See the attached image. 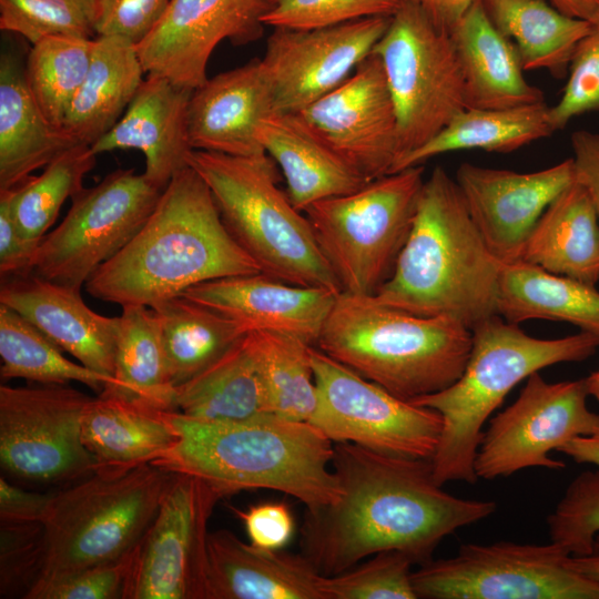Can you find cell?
Here are the masks:
<instances>
[{
	"label": "cell",
	"mask_w": 599,
	"mask_h": 599,
	"mask_svg": "<svg viewBox=\"0 0 599 599\" xmlns=\"http://www.w3.org/2000/svg\"><path fill=\"white\" fill-rule=\"evenodd\" d=\"M590 23L570 62L562 94L549 106L554 132L562 130L576 116L599 111V13Z\"/></svg>",
	"instance_id": "7dc6e473"
},
{
	"label": "cell",
	"mask_w": 599,
	"mask_h": 599,
	"mask_svg": "<svg viewBox=\"0 0 599 599\" xmlns=\"http://www.w3.org/2000/svg\"><path fill=\"white\" fill-rule=\"evenodd\" d=\"M561 12L591 21L599 13V0H548Z\"/></svg>",
	"instance_id": "9f6ffc18"
},
{
	"label": "cell",
	"mask_w": 599,
	"mask_h": 599,
	"mask_svg": "<svg viewBox=\"0 0 599 599\" xmlns=\"http://www.w3.org/2000/svg\"><path fill=\"white\" fill-rule=\"evenodd\" d=\"M81 428L83 444L98 466L151 463L177 439L166 410L106 393L90 398L83 410Z\"/></svg>",
	"instance_id": "4dcf8cb0"
},
{
	"label": "cell",
	"mask_w": 599,
	"mask_h": 599,
	"mask_svg": "<svg viewBox=\"0 0 599 599\" xmlns=\"http://www.w3.org/2000/svg\"><path fill=\"white\" fill-rule=\"evenodd\" d=\"M367 181L393 173L398 123L379 57L372 52L333 91L300 112Z\"/></svg>",
	"instance_id": "d6986e66"
},
{
	"label": "cell",
	"mask_w": 599,
	"mask_h": 599,
	"mask_svg": "<svg viewBox=\"0 0 599 599\" xmlns=\"http://www.w3.org/2000/svg\"><path fill=\"white\" fill-rule=\"evenodd\" d=\"M40 241L26 238L11 210L10 191H0V273L1 277L31 272Z\"/></svg>",
	"instance_id": "f907efd6"
},
{
	"label": "cell",
	"mask_w": 599,
	"mask_h": 599,
	"mask_svg": "<svg viewBox=\"0 0 599 599\" xmlns=\"http://www.w3.org/2000/svg\"><path fill=\"white\" fill-rule=\"evenodd\" d=\"M412 559L402 551H380L333 576H323L324 599H417Z\"/></svg>",
	"instance_id": "7bdbcfd3"
},
{
	"label": "cell",
	"mask_w": 599,
	"mask_h": 599,
	"mask_svg": "<svg viewBox=\"0 0 599 599\" xmlns=\"http://www.w3.org/2000/svg\"><path fill=\"white\" fill-rule=\"evenodd\" d=\"M423 164L308 205L315 240L343 292L375 295L390 277L425 182Z\"/></svg>",
	"instance_id": "9c48e42d"
},
{
	"label": "cell",
	"mask_w": 599,
	"mask_h": 599,
	"mask_svg": "<svg viewBox=\"0 0 599 599\" xmlns=\"http://www.w3.org/2000/svg\"><path fill=\"white\" fill-rule=\"evenodd\" d=\"M51 499L52 493L28 490L0 478V520L43 522Z\"/></svg>",
	"instance_id": "816d5d0a"
},
{
	"label": "cell",
	"mask_w": 599,
	"mask_h": 599,
	"mask_svg": "<svg viewBox=\"0 0 599 599\" xmlns=\"http://www.w3.org/2000/svg\"><path fill=\"white\" fill-rule=\"evenodd\" d=\"M463 71L467 108L506 109L545 101L525 75L515 44L476 0L449 30Z\"/></svg>",
	"instance_id": "4316f807"
},
{
	"label": "cell",
	"mask_w": 599,
	"mask_h": 599,
	"mask_svg": "<svg viewBox=\"0 0 599 599\" xmlns=\"http://www.w3.org/2000/svg\"><path fill=\"white\" fill-rule=\"evenodd\" d=\"M98 35L124 38L135 45L143 41L163 17L170 0H97Z\"/></svg>",
	"instance_id": "c3c4849f"
},
{
	"label": "cell",
	"mask_w": 599,
	"mask_h": 599,
	"mask_svg": "<svg viewBox=\"0 0 599 599\" xmlns=\"http://www.w3.org/2000/svg\"><path fill=\"white\" fill-rule=\"evenodd\" d=\"M412 580L425 599H599V583L552 541L464 544L450 558L419 565Z\"/></svg>",
	"instance_id": "8fae6325"
},
{
	"label": "cell",
	"mask_w": 599,
	"mask_h": 599,
	"mask_svg": "<svg viewBox=\"0 0 599 599\" xmlns=\"http://www.w3.org/2000/svg\"><path fill=\"white\" fill-rule=\"evenodd\" d=\"M187 164L210 189L221 220L260 271L276 280L342 292L305 214L280 186L268 154L193 150Z\"/></svg>",
	"instance_id": "52a82bcc"
},
{
	"label": "cell",
	"mask_w": 599,
	"mask_h": 599,
	"mask_svg": "<svg viewBox=\"0 0 599 599\" xmlns=\"http://www.w3.org/2000/svg\"><path fill=\"white\" fill-rule=\"evenodd\" d=\"M552 133L545 101L506 109L466 108L432 140L402 159L393 173L448 152H512Z\"/></svg>",
	"instance_id": "e575fe53"
},
{
	"label": "cell",
	"mask_w": 599,
	"mask_h": 599,
	"mask_svg": "<svg viewBox=\"0 0 599 599\" xmlns=\"http://www.w3.org/2000/svg\"><path fill=\"white\" fill-rule=\"evenodd\" d=\"M579 464H592L599 469V428L591 434L578 436L557 449Z\"/></svg>",
	"instance_id": "11a10c76"
},
{
	"label": "cell",
	"mask_w": 599,
	"mask_h": 599,
	"mask_svg": "<svg viewBox=\"0 0 599 599\" xmlns=\"http://www.w3.org/2000/svg\"><path fill=\"white\" fill-rule=\"evenodd\" d=\"M392 18L314 29L273 28L262 64L275 112L300 113L342 84L373 52Z\"/></svg>",
	"instance_id": "e0dca14e"
},
{
	"label": "cell",
	"mask_w": 599,
	"mask_h": 599,
	"mask_svg": "<svg viewBox=\"0 0 599 599\" xmlns=\"http://www.w3.org/2000/svg\"><path fill=\"white\" fill-rule=\"evenodd\" d=\"M270 0H170L150 34L136 45L145 74L196 89L207 80L212 52L223 40L244 45L258 40Z\"/></svg>",
	"instance_id": "ac0fdd59"
},
{
	"label": "cell",
	"mask_w": 599,
	"mask_h": 599,
	"mask_svg": "<svg viewBox=\"0 0 599 599\" xmlns=\"http://www.w3.org/2000/svg\"><path fill=\"white\" fill-rule=\"evenodd\" d=\"M44 565V524L0 520V597L27 599Z\"/></svg>",
	"instance_id": "f6af8a7d"
},
{
	"label": "cell",
	"mask_w": 599,
	"mask_h": 599,
	"mask_svg": "<svg viewBox=\"0 0 599 599\" xmlns=\"http://www.w3.org/2000/svg\"><path fill=\"white\" fill-rule=\"evenodd\" d=\"M98 14L97 0H0V29L31 44L52 35L94 39Z\"/></svg>",
	"instance_id": "b9f144b4"
},
{
	"label": "cell",
	"mask_w": 599,
	"mask_h": 599,
	"mask_svg": "<svg viewBox=\"0 0 599 599\" xmlns=\"http://www.w3.org/2000/svg\"><path fill=\"white\" fill-rule=\"evenodd\" d=\"M136 45L115 35H98L90 67L68 111L63 130L92 145L121 119L143 82Z\"/></svg>",
	"instance_id": "f1b7e54d"
},
{
	"label": "cell",
	"mask_w": 599,
	"mask_h": 599,
	"mask_svg": "<svg viewBox=\"0 0 599 599\" xmlns=\"http://www.w3.org/2000/svg\"><path fill=\"white\" fill-rule=\"evenodd\" d=\"M151 308L160 322L175 388L209 368L248 333L241 323L184 295Z\"/></svg>",
	"instance_id": "8d00e7d4"
},
{
	"label": "cell",
	"mask_w": 599,
	"mask_h": 599,
	"mask_svg": "<svg viewBox=\"0 0 599 599\" xmlns=\"http://www.w3.org/2000/svg\"><path fill=\"white\" fill-rule=\"evenodd\" d=\"M209 599H324L307 558L258 548L227 529L210 531Z\"/></svg>",
	"instance_id": "d4e9b609"
},
{
	"label": "cell",
	"mask_w": 599,
	"mask_h": 599,
	"mask_svg": "<svg viewBox=\"0 0 599 599\" xmlns=\"http://www.w3.org/2000/svg\"><path fill=\"white\" fill-rule=\"evenodd\" d=\"M338 293L258 272L206 281L181 295L241 323L248 332L288 334L316 346Z\"/></svg>",
	"instance_id": "44dd1931"
},
{
	"label": "cell",
	"mask_w": 599,
	"mask_h": 599,
	"mask_svg": "<svg viewBox=\"0 0 599 599\" xmlns=\"http://www.w3.org/2000/svg\"><path fill=\"white\" fill-rule=\"evenodd\" d=\"M176 407L189 417L212 422L272 414L251 332L209 368L176 387Z\"/></svg>",
	"instance_id": "d6a6232c"
},
{
	"label": "cell",
	"mask_w": 599,
	"mask_h": 599,
	"mask_svg": "<svg viewBox=\"0 0 599 599\" xmlns=\"http://www.w3.org/2000/svg\"><path fill=\"white\" fill-rule=\"evenodd\" d=\"M256 138L286 181L292 204L303 212L312 203L362 189L367 181L301 114L274 112Z\"/></svg>",
	"instance_id": "484cf974"
},
{
	"label": "cell",
	"mask_w": 599,
	"mask_h": 599,
	"mask_svg": "<svg viewBox=\"0 0 599 599\" xmlns=\"http://www.w3.org/2000/svg\"><path fill=\"white\" fill-rule=\"evenodd\" d=\"M78 144L53 126L37 104L18 58L0 59V191L12 189L31 173Z\"/></svg>",
	"instance_id": "83f0119b"
},
{
	"label": "cell",
	"mask_w": 599,
	"mask_h": 599,
	"mask_svg": "<svg viewBox=\"0 0 599 599\" xmlns=\"http://www.w3.org/2000/svg\"><path fill=\"white\" fill-rule=\"evenodd\" d=\"M0 376L39 384L81 383L98 394L115 378L68 359L63 351L12 308L0 304Z\"/></svg>",
	"instance_id": "74e56055"
},
{
	"label": "cell",
	"mask_w": 599,
	"mask_h": 599,
	"mask_svg": "<svg viewBox=\"0 0 599 599\" xmlns=\"http://www.w3.org/2000/svg\"><path fill=\"white\" fill-rule=\"evenodd\" d=\"M225 496L174 473L140 542L131 599H209V520Z\"/></svg>",
	"instance_id": "2e32d148"
},
{
	"label": "cell",
	"mask_w": 599,
	"mask_h": 599,
	"mask_svg": "<svg viewBox=\"0 0 599 599\" xmlns=\"http://www.w3.org/2000/svg\"><path fill=\"white\" fill-rule=\"evenodd\" d=\"M572 562L580 573L599 583V531L593 538L590 552L572 556Z\"/></svg>",
	"instance_id": "6f0895ef"
},
{
	"label": "cell",
	"mask_w": 599,
	"mask_h": 599,
	"mask_svg": "<svg viewBox=\"0 0 599 599\" xmlns=\"http://www.w3.org/2000/svg\"><path fill=\"white\" fill-rule=\"evenodd\" d=\"M0 304L16 311L82 365L114 377L120 316L98 314L84 303L80 291L31 272L1 277Z\"/></svg>",
	"instance_id": "7402d4cb"
},
{
	"label": "cell",
	"mask_w": 599,
	"mask_h": 599,
	"mask_svg": "<svg viewBox=\"0 0 599 599\" xmlns=\"http://www.w3.org/2000/svg\"><path fill=\"white\" fill-rule=\"evenodd\" d=\"M97 155L91 145L78 143L54 158L39 176L30 175L9 189L12 214L26 238L41 241L65 200L84 187Z\"/></svg>",
	"instance_id": "f35d334b"
},
{
	"label": "cell",
	"mask_w": 599,
	"mask_h": 599,
	"mask_svg": "<svg viewBox=\"0 0 599 599\" xmlns=\"http://www.w3.org/2000/svg\"><path fill=\"white\" fill-rule=\"evenodd\" d=\"M173 475L152 463L98 466L52 493L41 579L118 559L136 547Z\"/></svg>",
	"instance_id": "ba28073f"
},
{
	"label": "cell",
	"mask_w": 599,
	"mask_h": 599,
	"mask_svg": "<svg viewBox=\"0 0 599 599\" xmlns=\"http://www.w3.org/2000/svg\"><path fill=\"white\" fill-rule=\"evenodd\" d=\"M274 112L271 81L262 60L252 59L193 90L187 110L190 144L193 150L236 156L265 154L256 130Z\"/></svg>",
	"instance_id": "603a6c76"
},
{
	"label": "cell",
	"mask_w": 599,
	"mask_h": 599,
	"mask_svg": "<svg viewBox=\"0 0 599 599\" xmlns=\"http://www.w3.org/2000/svg\"><path fill=\"white\" fill-rule=\"evenodd\" d=\"M90 396L68 384L0 386V464L20 483L67 485L98 468L82 440Z\"/></svg>",
	"instance_id": "5bb4252c"
},
{
	"label": "cell",
	"mask_w": 599,
	"mask_h": 599,
	"mask_svg": "<svg viewBox=\"0 0 599 599\" xmlns=\"http://www.w3.org/2000/svg\"><path fill=\"white\" fill-rule=\"evenodd\" d=\"M309 359L317 388L309 423L329 440L396 457H433L443 424L437 410L395 396L316 346Z\"/></svg>",
	"instance_id": "4fadbf2b"
},
{
	"label": "cell",
	"mask_w": 599,
	"mask_h": 599,
	"mask_svg": "<svg viewBox=\"0 0 599 599\" xmlns=\"http://www.w3.org/2000/svg\"><path fill=\"white\" fill-rule=\"evenodd\" d=\"M494 26L515 44L525 71L561 77L590 21L570 17L548 0H483Z\"/></svg>",
	"instance_id": "836d02e7"
},
{
	"label": "cell",
	"mask_w": 599,
	"mask_h": 599,
	"mask_svg": "<svg viewBox=\"0 0 599 599\" xmlns=\"http://www.w3.org/2000/svg\"><path fill=\"white\" fill-rule=\"evenodd\" d=\"M94 39L52 35L31 44L24 67L27 84L45 119L58 129L63 130L85 79Z\"/></svg>",
	"instance_id": "ab89813d"
},
{
	"label": "cell",
	"mask_w": 599,
	"mask_h": 599,
	"mask_svg": "<svg viewBox=\"0 0 599 599\" xmlns=\"http://www.w3.org/2000/svg\"><path fill=\"white\" fill-rule=\"evenodd\" d=\"M500 266L455 179L438 165L425 179L395 268L373 296L410 314L450 318L471 329L497 314Z\"/></svg>",
	"instance_id": "277c9868"
},
{
	"label": "cell",
	"mask_w": 599,
	"mask_h": 599,
	"mask_svg": "<svg viewBox=\"0 0 599 599\" xmlns=\"http://www.w3.org/2000/svg\"><path fill=\"white\" fill-rule=\"evenodd\" d=\"M175 444L152 464L200 477L225 497L250 489L290 495L313 510L335 501L334 443L308 422L264 415L212 422L166 410Z\"/></svg>",
	"instance_id": "3957f363"
},
{
	"label": "cell",
	"mask_w": 599,
	"mask_h": 599,
	"mask_svg": "<svg viewBox=\"0 0 599 599\" xmlns=\"http://www.w3.org/2000/svg\"><path fill=\"white\" fill-rule=\"evenodd\" d=\"M471 348L460 377L447 388L410 402L441 416V432L430 458L435 481L476 483L475 458L484 426L520 382L540 369L593 355L599 337L581 332L542 339L494 314L471 329Z\"/></svg>",
	"instance_id": "5b68a950"
},
{
	"label": "cell",
	"mask_w": 599,
	"mask_h": 599,
	"mask_svg": "<svg viewBox=\"0 0 599 599\" xmlns=\"http://www.w3.org/2000/svg\"><path fill=\"white\" fill-rule=\"evenodd\" d=\"M373 52L382 61L396 110V167L467 108L464 75L449 31L412 0L392 17Z\"/></svg>",
	"instance_id": "30bf717a"
},
{
	"label": "cell",
	"mask_w": 599,
	"mask_h": 599,
	"mask_svg": "<svg viewBox=\"0 0 599 599\" xmlns=\"http://www.w3.org/2000/svg\"><path fill=\"white\" fill-rule=\"evenodd\" d=\"M261 272L226 231L212 193L187 166L138 234L87 281L89 295L152 307L211 280Z\"/></svg>",
	"instance_id": "7a4b0ae2"
},
{
	"label": "cell",
	"mask_w": 599,
	"mask_h": 599,
	"mask_svg": "<svg viewBox=\"0 0 599 599\" xmlns=\"http://www.w3.org/2000/svg\"><path fill=\"white\" fill-rule=\"evenodd\" d=\"M316 347L395 396L412 400L440 392L461 375L471 331L339 292Z\"/></svg>",
	"instance_id": "8992f818"
},
{
	"label": "cell",
	"mask_w": 599,
	"mask_h": 599,
	"mask_svg": "<svg viewBox=\"0 0 599 599\" xmlns=\"http://www.w3.org/2000/svg\"><path fill=\"white\" fill-rule=\"evenodd\" d=\"M113 376L115 384L102 393L160 410H177L160 322L151 307L122 306Z\"/></svg>",
	"instance_id": "d590c367"
},
{
	"label": "cell",
	"mask_w": 599,
	"mask_h": 599,
	"mask_svg": "<svg viewBox=\"0 0 599 599\" xmlns=\"http://www.w3.org/2000/svg\"><path fill=\"white\" fill-rule=\"evenodd\" d=\"M192 92L164 77L146 74L121 119L91 145L92 150L97 154L141 151L145 159L143 174L165 189L173 175L189 166L193 151L187 128Z\"/></svg>",
	"instance_id": "cb8c5ba5"
},
{
	"label": "cell",
	"mask_w": 599,
	"mask_h": 599,
	"mask_svg": "<svg viewBox=\"0 0 599 599\" xmlns=\"http://www.w3.org/2000/svg\"><path fill=\"white\" fill-rule=\"evenodd\" d=\"M439 28L449 31L476 0H412Z\"/></svg>",
	"instance_id": "db71d44e"
},
{
	"label": "cell",
	"mask_w": 599,
	"mask_h": 599,
	"mask_svg": "<svg viewBox=\"0 0 599 599\" xmlns=\"http://www.w3.org/2000/svg\"><path fill=\"white\" fill-rule=\"evenodd\" d=\"M571 148L576 182L586 189L599 220V133L575 131Z\"/></svg>",
	"instance_id": "f5cc1de1"
},
{
	"label": "cell",
	"mask_w": 599,
	"mask_h": 599,
	"mask_svg": "<svg viewBox=\"0 0 599 599\" xmlns=\"http://www.w3.org/2000/svg\"><path fill=\"white\" fill-rule=\"evenodd\" d=\"M406 0H270L265 27L314 29L365 18H392Z\"/></svg>",
	"instance_id": "bcb514c9"
},
{
	"label": "cell",
	"mask_w": 599,
	"mask_h": 599,
	"mask_svg": "<svg viewBox=\"0 0 599 599\" xmlns=\"http://www.w3.org/2000/svg\"><path fill=\"white\" fill-rule=\"evenodd\" d=\"M273 415L308 422L317 406L309 359L312 345L298 337L267 331L251 332Z\"/></svg>",
	"instance_id": "60d3db41"
},
{
	"label": "cell",
	"mask_w": 599,
	"mask_h": 599,
	"mask_svg": "<svg viewBox=\"0 0 599 599\" xmlns=\"http://www.w3.org/2000/svg\"><path fill=\"white\" fill-rule=\"evenodd\" d=\"M588 396L583 379L549 383L540 372L531 374L517 399L488 420L475 458L477 478L491 480L529 467L564 468L550 451L599 428Z\"/></svg>",
	"instance_id": "9a60e30c"
},
{
	"label": "cell",
	"mask_w": 599,
	"mask_h": 599,
	"mask_svg": "<svg viewBox=\"0 0 599 599\" xmlns=\"http://www.w3.org/2000/svg\"><path fill=\"white\" fill-rule=\"evenodd\" d=\"M520 260L589 285L599 282V220L582 185L575 181L548 205Z\"/></svg>",
	"instance_id": "f546056e"
},
{
	"label": "cell",
	"mask_w": 599,
	"mask_h": 599,
	"mask_svg": "<svg viewBox=\"0 0 599 599\" xmlns=\"http://www.w3.org/2000/svg\"><path fill=\"white\" fill-rule=\"evenodd\" d=\"M233 511L243 522L250 542L258 548L283 549L294 534V517L284 502H261Z\"/></svg>",
	"instance_id": "681fc988"
},
{
	"label": "cell",
	"mask_w": 599,
	"mask_h": 599,
	"mask_svg": "<svg viewBox=\"0 0 599 599\" xmlns=\"http://www.w3.org/2000/svg\"><path fill=\"white\" fill-rule=\"evenodd\" d=\"M454 179L474 224L500 263L520 260L539 217L576 181L571 158L535 172L465 162Z\"/></svg>",
	"instance_id": "ffe728a7"
},
{
	"label": "cell",
	"mask_w": 599,
	"mask_h": 599,
	"mask_svg": "<svg viewBox=\"0 0 599 599\" xmlns=\"http://www.w3.org/2000/svg\"><path fill=\"white\" fill-rule=\"evenodd\" d=\"M332 468L338 498L306 509L301 528L302 555L322 576L388 550L423 565L445 537L497 508L491 500L446 493L434 479L430 459L390 456L344 441L334 443Z\"/></svg>",
	"instance_id": "6da1fadb"
},
{
	"label": "cell",
	"mask_w": 599,
	"mask_h": 599,
	"mask_svg": "<svg viewBox=\"0 0 599 599\" xmlns=\"http://www.w3.org/2000/svg\"><path fill=\"white\" fill-rule=\"evenodd\" d=\"M496 312L509 323L568 322L599 337V292L593 285L521 260L501 263Z\"/></svg>",
	"instance_id": "1f68e13d"
},
{
	"label": "cell",
	"mask_w": 599,
	"mask_h": 599,
	"mask_svg": "<svg viewBox=\"0 0 599 599\" xmlns=\"http://www.w3.org/2000/svg\"><path fill=\"white\" fill-rule=\"evenodd\" d=\"M139 548L140 544L118 559L42 578L27 599H131Z\"/></svg>",
	"instance_id": "ee69618b"
},
{
	"label": "cell",
	"mask_w": 599,
	"mask_h": 599,
	"mask_svg": "<svg viewBox=\"0 0 599 599\" xmlns=\"http://www.w3.org/2000/svg\"><path fill=\"white\" fill-rule=\"evenodd\" d=\"M163 190L133 169H118L83 187L71 197L63 221L41 238L31 273L81 291L138 234Z\"/></svg>",
	"instance_id": "7c38bea8"
},
{
	"label": "cell",
	"mask_w": 599,
	"mask_h": 599,
	"mask_svg": "<svg viewBox=\"0 0 599 599\" xmlns=\"http://www.w3.org/2000/svg\"><path fill=\"white\" fill-rule=\"evenodd\" d=\"M583 382L588 395L595 397L599 402V369L583 378Z\"/></svg>",
	"instance_id": "680465c9"
}]
</instances>
